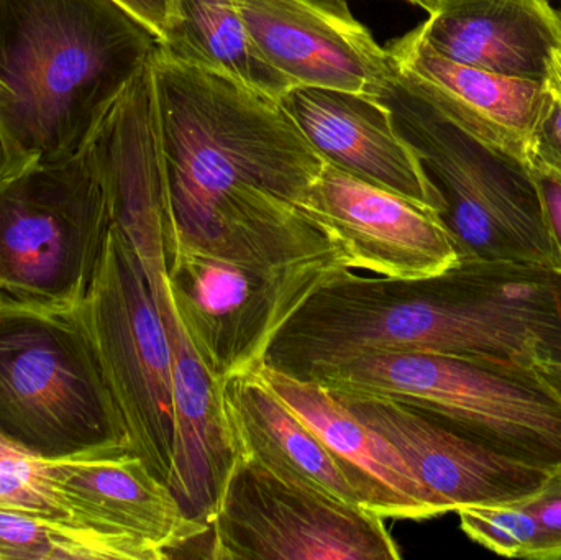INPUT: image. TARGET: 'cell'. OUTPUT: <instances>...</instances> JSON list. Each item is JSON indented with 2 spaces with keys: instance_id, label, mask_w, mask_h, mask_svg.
<instances>
[{
  "instance_id": "obj_1",
  "label": "cell",
  "mask_w": 561,
  "mask_h": 560,
  "mask_svg": "<svg viewBox=\"0 0 561 560\" xmlns=\"http://www.w3.org/2000/svg\"><path fill=\"white\" fill-rule=\"evenodd\" d=\"M161 43L117 0H0V170L79 153Z\"/></svg>"
},
{
  "instance_id": "obj_2",
  "label": "cell",
  "mask_w": 561,
  "mask_h": 560,
  "mask_svg": "<svg viewBox=\"0 0 561 560\" xmlns=\"http://www.w3.org/2000/svg\"><path fill=\"white\" fill-rule=\"evenodd\" d=\"M174 308L194 347L226 381L255 370L284 322L340 266V247L299 206L204 240H164Z\"/></svg>"
},
{
  "instance_id": "obj_3",
  "label": "cell",
  "mask_w": 561,
  "mask_h": 560,
  "mask_svg": "<svg viewBox=\"0 0 561 560\" xmlns=\"http://www.w3.org/2000/svg\"><path fill=\"white\" fill-rule=\"evenodd\" d=\"M173 207V233L196 239L243 187L302 204L322 171L279 101L229 76L151 58Z\"/></svg>"
},
{
  "instance_id": "obj_4",
  "label": "cell",
  "mask_w": 561,
  "mask_h": 560,
  "mask_svg": "<svg viewBox=\"0 0 561 560\" xmlns=\"http://www.w3.org/2000/svg\"><path fill=\"white\" fill-rule=\"evenodd\" d=\"M304 378L333 395L417 408L510 459L546 470L561 466V381L537 368L437 352H375Z\"/></svg>"
},
{
  "instance_id": "obj_5",
  "label": "cell",
  "mask_w": 561,
  "mask_h": 560,
  "mask_svg": "<svg viewBox=\"0 0 561 560\" xmlns=\"http://www.w3.org/2000/svg\"><path fill=\"white\" fill-rule=\"evenodd\" d=\"M375 99L437 190L458 260L561 268L529 161L445 114L394 61Z\"/></svg>"
},
{
  "instance_id": "obj_6",
  "label": "cell",
  "mask_w": 561,
  "mask_h": 560,
  "mask_svg": "<svg viewBox=\"0 0 561 560\" xmlns=\"http://www.w3.org/2000/svg\"><path fill=\"white\" fill-rule=\"evenodd\" d=\"M0 433L51 459L131 449L81 306L0 299Z\"/></svg>"
},
{
  "instance_id": "obj_7",
  "label": "cell",
  "mask_w": 561,
  "mask_h": 560,
  "mask_svg": "<svg viewBox=\"0 0 561 560\" xmlns=\"http://www.w3.org/2000/svg\"><path fill=\"white\" fill-rule=\"evenodd\" d=\"M111 226L88 145L58 163L0 170V299L79 308Z\"/></svg>"
},
{
  "instance_id": "obj_8",
  "label": "cell",
  "mask_w": 561,
  "mask_h": 560,
  "mask_svg": "<svg viewBox=\"0 0 561 560\" xmlns=\"http://www.w3.org/2000/svg\"><path fill=\"white\" fill-rule=\"evenodd\" d=\"M81 315L127 424L131 450L170 485L174 449L170 342L137 250L114 222Z\"/></svg>"
},
{
  "instance_id": "obj_9",
  "label": "cell",
  "mask_w": 561,
  "mask_h": 560,
  "mask_svg": "<svg viewBox=\"0 0 561 560\" xmlns=\"http://www.w3.org/2000/svg\"><path fill=\"white\" fill-rule=\"evenodd\" d=\"M385 519L236 456L210 518L209 558L399 560Z\"/></svg>"
},
{
  "instance_id": "obj_10",
  "label": "cell",
  "mask_w": 561,
  "mask_h": 560,
  "mask_svg": "<svg viewBox=\"0 0 561 560\" xmlns=\"http://www.w3.org/2000/svg\"><path fill=\"white\" fill-rule=\"evenodd\" d=\"M300 209L340 247L348 268L425 278L458 262L437 210L323 164Z\"/></svg>"
},
{
  "instance_id": "obj_11",
  "label": "cell",
  "mask_w": 561,
  "mask_h": 560,
  "mask_svg": "<svg viewBox=\"0 0 561 560\" xmlns=\"http://www.w3.org/2000/svg\"><path fill=\"white\" fill-rule=\"evenodd\" d=\"M366 426L401 454L440 515L468 506L523 502L549 477L455 433L417 408L378 397L335 395Z\"/></svg>"
},
{
  "instance_id": "obj_12",
  "label": "cell",
  "mask_w": 561,
  "mask_h": 560,
  "mask_svg": "<svg viewBox=\"0 0 561 560\" xmlns=\"http://www.w3.org/2000/svg\"><path fill=\"white\" fill-rule=\"evenodd\" d=\"M262 55L294 84L378 94L392 58L343 0H236Z\"/></svg>"
},
{
  "instance_id": "obj_13",
  "label": "cell",
  "mask_w": 561,
  "mask_h": 560,
  "mask_svg": "<svg viewBox=\"0 0 561 560\" xmlns=\"http://www.w3.org/2000/svg\"><path fill=\"white\" fill-rule=\"evenodd\" d=\"M279 104L325 163L440 213L437 190L378 99L296 84Z\"/></svg>"
},
{
  "instance_id": "obj_14",
  "label": "cell",
  "mask_w": 561,
  "mask_h": 560,
  "mask_svg": "<svg viewBox=\"0 0 561 560\" xmlns=\"http://www.w3.org/2000/svg\"><path fill=\"white\" fill-rule=\"evenodd\" d=\"M49 473L78 525L140 539L167 558L209 535L131 449L49 457Z\"/></svg>"
},
{
  "instance_id": "obj_15",
  "label": "cell",
  "mask_w": 561,
  "mask_h": 560,
  "mask_svg": "<svg viewBox=\"0 0 561 560\" xmlns=\"http://www.w3.org/2000/svg\"><path fill=\"white\" fill-rule=\"evenodd\" d=\"M253 372L322 441L363 508L382 518L415 522L440 516L401 454L358 420L332 391L265 364Z\"/></svg>"
},
{
  "instance_id": "obj_16",
  "label": "cell",
  "mask_w": 561,
  "mask_h": 560,
  "mask_svg": "<svg viewBox=\"0 0 561 560\" xmlns=\"http://www.w3.org/2000/svg\"><path fill=\"white\" fill-rule=\"evenodd\" d=\"M417 32L445 58L539 84L561 52V12L547 0H438Z\"/></svg>"
},
{
  "instance_id": "obj_17",
  "label": "cell",
  "mask_w": 561,
  "mask_h": 560,
  "mask_svg": "<svg viewBox=\"0 0 561 560\" xmlns=\"http://www.w3.org/2000/svg\"><path fill=\"white\" fill-rule=\"evenodd\" d=\"M392 61L438 108L490 144L529 161L542 84L461 65L435 52L417 28L388 48Z\"/></svg>"
},
{
  "instance_id": "obj_18",
  "label": "cell",
  "mask_w": 561,
  "mask_h": 560,
  "mask_svg": "<svg viewBox=\"0 0 561 560\" xmlns=\"http://www.w3.org/2000/svg\"><path fill=\"white\" fill-rule=\"evenodd\" d=\"M224 407L236 456L260 464L293 485L359 505L322 441L255 372L227 378Z\"/></svg>"
},
{
  "instance_id": "obj_19",
  "label": "cell",
  "mask_w": 561,
  "mask_h": 560,
  "mask_svg": "<svg viewBox=\"0 0 561 560\" xmlns=\"http://www.w3.org/2000/svg\"><path fill=\"white\" fill-rule=\"evenodd\" d=\"M160 52L173 61L229 76L276 101L296 85L262 55L236 0H176Z\"/></svg>"
},
{
  "instance_id": "obj_20",
  "label": "cell",
  "mask_w": 561,
  "mask_h": 560,
  "mask_svg": "<svg viewBox=\"0 0 561 560\" xmlns=\"http://www.w3.org/2000/svg\"><path fill=\"white\" fill-rule=\"evenodd\" d=\"M161 560L164 552L130 536L68 519L0 510V560Z\"/></svg>"
},
{
  "instance_id": "obj_21",
  "label": "cell",
  "mask_w": 561,
  "mask_h": 560,
  "mask_svg": "<svg viewBox=\"0 0 561 560\" xmlns=\"http://www.w3.org/2000/svg\"><path fill=\"white\" fill-rule=\"evenodd\" d=\"M0 510L72 519L49 473V457L26 449L0 433Z\"/></svg>"
},
{
  "instance_id": "obj_22",
  "label": "cell",
  "mask_w": 561,
  "mask_h": 560,
  "mask_svg": "<svg viewBox=\"0 0 561 560\" xmlns=\"http://www.w3.org/2000/svg\"><path fill=\"white\" fill-rule=\"evenodd\" d=\"M457 515L461 532L488 551L503 558L537 560L539 523L523 502L468 506Z\"/></svg>"
},
{
  "instance_id": "obj_23",
  "label": "cell",
  "mask_w": 561,
  "mask_h": 560,
  "mask_svg": "<svg viewBox=\"0 0 561 560\" xmlns=\"http://www.w3.org/2000/svg\"><path fill=\"white\" fill-rule=\"evenodd\" d=\"M527 157L530 164L561 174V52L550 59L542 82V98L530 132Z\"/></svg>"
},
{
  "instance_id": "obj_24",
  "label": "cell",
  "mask_w": 561,
  "mask_h": 560,
  "mask_svg": "<svg viewBox=\"0 0 561 560\" xmlns=\"http://www.w3.org/2000/svg\"><path fill=\"white\" fill-rule=\"evenodd\" d=\"M523 503L539 523L537 560H561V466L550 470L539 492Z\"/></svg>"
},
{
  "instance_id": "obj_25",
  "label": "cell",
  "mask_w": 561,
  "mask_h": 560,
  "mask_svg": "<svg viewBox=\"0 0 561 560\" xmlns=\"http://www.w3.org/2000/svg\"><path fill=\"white\" fill-rule=\"evenodd\" d=\"M530 168L539 191L547 227L561 255V174L539 164H530Z\"/></svg>"
},
{
  "instance_id": "obj_26",
  "label": "cell",
  "mask_w": 561,
  "mask_h": 560,
  "mask_svg": "<svg viewBox=\"0 0 561 560\" xmlns=\"http://www.w3.org/2000/svg\"><path fill=\"white\" fill-rule=\"evenodd\" d=\"M117 2L127 7L134 15L144 20L161 36V39H164L173 23L176 0H117Z\"/></svg>"
},
{
  "instance_id": "obj_27",
  "label": "cell",
  "mask_w": 561,
  "mask_h": 560,
  "mask_svg": "<svg viewBox=\"0 0 561 560\" xmlns=\"http://www.w3.org/2000/svg\"><path fill=\"white\" fill-rule=\"evenodd\" d=\"M408 2L414 3V5L422 7V9L427 10V12H431V10L434 9L435 3H437L438 0H408Z\"/></svg>"
},
{
  "instance_id": "obj_28",
  "label": "cell",
  "mask_w": 561,
  "mask_h": 560,
  "mask_svg": "<svg viewBox=\"0 0 561 560\" xmlns=\"http://www.w3.org/2000/svg\"><path fill=\"white\" fill-rule=\"evenodd\" d=\"M5 94H7V89L3 88L2 82H0V101H2L3 95H5Z\"/></svg>"
}]
</instances>
